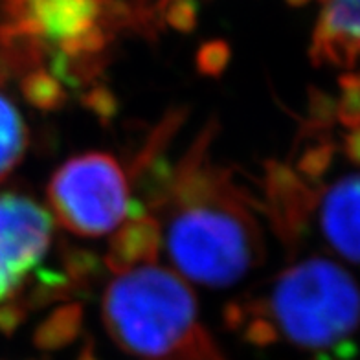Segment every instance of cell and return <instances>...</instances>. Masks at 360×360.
Here are the masks:
<instances>
[{
  "label": "cell",
  "mask_w": 360,
  "mask_h": 360,
  "mask_svg": "<svg viewBox=\"0 0 360 360\" xmlns=\"http://www.w3.org/2000/svg\"><path fill=\"white\" fill-rule=\"evenodd\" d=\"M110 6V0H6L0 43L30 57L52 50L56 65L65 68L103 50L114 17Z\"/></svg>",
  "instance_id": "obj_4"
},
{
  "label": "cell",
  "mask_w": 360,
  "mask_h": 360,
  "mask_svg": "<svg viewBox=\"0 0 360 360\" xmlns=\"http://www.w3.org/2000/svg\"><path fill=\"white\" fill-rule=\"evenodd\" d=\"M81 326V309L77 305H67L53 311L35 331L34 342L39 349L56 351L70 344L77 337Z\"/></svg>",
  "instance_id": "obj_11"
},
{
  "label": "cell",
  "mask_w": 360,
  "mask_h": 360,
  "mask_svg": "<svg viewBox=\"0 0 360 360\" xmlns=\"http://www.w3.org/2000/svg\"><path fill=\"white\" fill-rule=\"evenodd\" d=\"M318 226L329 247L360 265V173H349L313 197Z\"/></svg>",
  "instance_id": "obj_8"
},
{
  "label": "cell",
  "mask_w": 360,
  "mask_h": 360,
  "mask_svg": "<svg viewBox=\"0 0 360 360\" xmlns=\"http://www.w3.org/2000/svg\"><path fill=\"white\" fill-rule=\"evenodd\" d=\"M77 360H98V356L94 355V351L89 349V347H85V349L81 351V355Z\"/></svg>",
  "instance_id": "obj_14"
},
{
  "label": "cell",
  "mask_w": 360,
  "mask_h": 360,
  "mask_svg": "<svg viewBox=\"0 0 360 360\" xmlns=\"http://www.w3.org/2000/svg\"><path fill=\"white\" fill-rule=\"evenodd\" d=\"M259 320L300 349L326 355L342 349L360 326V289L346 269L326 257H309L276 276L265 296L228 305L232 329Z\"/></svg>",
  "instance_id": "obj_3"
},
{
  "label": "cell",
  "mask_w": 360,
  "mask_h": 360,
  "mask_svg": "<svg viewBox=\"0 0 360 360\" xmlns=\"http://www.w3.org/2000/svg\"><path fill=\"white\" fill-rule=\"evenodd\" d=\"M6 76L8 65L0 57V182L13 173L28 147V129L20 110L2 89Z\"/></svg>",
  "instance_id": "obj_10"
},
{
  "label": "cell",
  "mask_w": 360,
  "mask_h": 360,
  "mask_svg": "<svg viewBox=\"0 0 360 360\" xmlns=\"http://www.w3.org/2000/svg\"><path fill=\"white\" fill-rule=\"evenodd\" d=\"M162 248L160 224L146 208L133 214L114 232L105 263L114 274L157 263Z\"/></svg>",
  "instance_id": "obj_9"
},
{
  "label": "cell",
  "mask_w": 360,
  "mask_h": 360,
  "mask_svg": "<svg viewBox=\"0 0 360 360\" xmlns=\"http://www.w3.org/2000/svg\"><path fill=\"white\" fill-rule=\"evenodd\" d=\"M26 316V305L24 302H17V298L0 304V333H4L10 337L11 333L24 322Z\"/></svg>",
  "instance_id": "obj_13"
},
{
  "label": "cell",
  "mask_w": 360,
  "mask_h": 360,
  "mask_svg": "<svg viewBox=\"0 0 360 360\" xmlns=\"http://www.w3.org/2000/svg\"><path fill=\"white\" fill-rule=\"evenodd\" d=\"M46 195L52 219L79 237L109 236L143 210L133 202L124 167L100 151L65 162L50 179Z\"/></svg>",
  "instance_id": "obj_5"
},
{
  "label": "cell",
  "mask_w": 360,
  "mask_h": 360,
  "mask_svg": "<svg viewBox=\"0 0 360 360\" xmlns=\"http://www.w3.org/2000/svg\"><path fill=\"white\" fill-rule=\"evenodd\" d=\"M52 215L26 195L0 193V304L17 298L52 245Z\"/></svg>",
  "instance_id": "obj_6"
},
{
  "label": "cell",
  "mask_w": 360,
  "mask_h": 360,
  "mask_svg": "<svg viewBox=\"0 0 360 360\" xmlns=\"http://www.w3.org/2000/svg\"><path fill=\"white\" fill-rule=\"evenodd\" d=\"M101 313L110 338L136 360H224L173 269L151 263L114 274Z\"/></svg>",
  "instance_id": "obj_2"
},
{
  "label": "cell",
  "mask_w": 360,
  "mask_h": 360,
  "mask_svg": "<svg viewBox=\"0 0 360 360\" xmlns=\"http://www.w3.org/2000/svg\"><path fill=\"white\" fill-rule=\"evenodd\" d=\"M314 61L353 72L360 68V0H314Z\"/></svg>",
  "instance_id": "obj_7"
},
{
  "label": "cell",
  "mask_w": 360,
  "mask_h": 360,
  "mask_svg": "<svg viewBox=\"0 0 360 360\" xmlns=\"http://www.w3.org/2000/svg\"><path fill=\"white\" fill-rule=\"evenodd\" d=\"M214 127L204 129L149 199L162 248L180 276L204 287H230L263 259L252 199L226 167L210 160ZM147 208V210H149Z\"/></svg>",
  "instance_id": "obj_1"
},
{
  "label": "cell",
  "mask_w": 360,
  "mask_h": 360,
  "mask_svg": "<svg viewBox=\"0 0 360 360\" xmlns=\"http://www.w3.org/2000/svg\"><path fill=\"white\" fill-rule=\"evenodd\" d=\"M22 96L37 109H56L65 100L59 77L44 70H30L20 81Z\"/></svg>",
  "instance_id": "obj_12"
}]
</instances>
